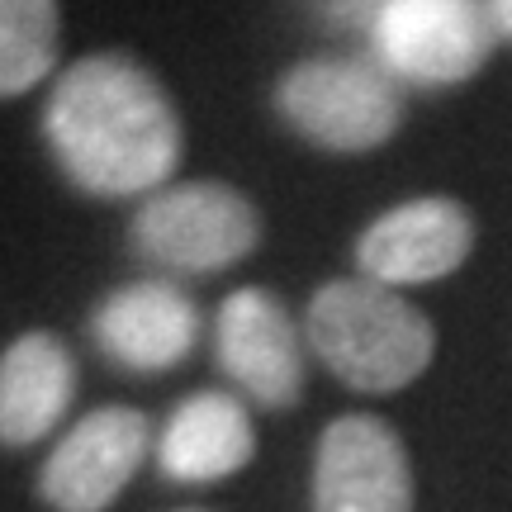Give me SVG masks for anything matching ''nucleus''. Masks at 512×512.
Returning a JSON list of instances; mask_svg holds the SVG:
<instances>
[{
  "label": "nucleus",
  "mask_w": 512,
  "mask_h": 512,
  "mask_svg": "<svg viewBox=\"0 0 512 512\" xmlns=\"http://www.w3.org/2000/svg\"><path fill=\"white\" fill-rule=\"evenodd\" d=\"M200 309L171 280H133L95 309V342L124 370H171L195 351Z\"/></svg>",
  "instance_id": "10"
},
{
  "label": "nucleus",
  "mask_w": 512,
  "mask_h": 512,
  "mask_svg": "<svg viewBox=\"0 0 512 512\" xmlns=\"http://www.w3.org/2000/svg\"><path fill=\"white\" fill-rule=\"evenodd\" d=\"M76 361L53 332H24L0 356V441L34 446L72 408Z\"/></svg>",
  "instance_id": "11"
},
{
  "label": "nucleus",
  "mask_w": 512,
  "mask_h": 512,
  "mask_svg": "<svg viewBox=\"0 0 512 512\" xmlns=\"http://www.w3.org/2000/svg\"><path fill=\"white\" fill-rule=\"evenodd\" d=\"M147 441L152 432L138 408H95L48 456L38 494L57 512H105L138 475Z\"/></svg>",
  "instance_id": "8"
},
{
  "label": "nucleus",
  "mask_w": 512,
  "mask_h": 512,
  "mask_svg": "<svg viewBox=\"0 0 512 512\" xmlns=\"http://www.w3.org/2000/svg\"><path fill=\"white\" fill-rule=\"evenodd\" d=\"M48 143L67 181L100 200L162 190L181 162V119L162 81L124 53H91L57 76Z\"/></svg>",
  "instance_id": "1"
},
{
  "label": "nucleus",
  "mask_w": 512,
  "mask_h": 512,
  "mask_svg": "<svg viewBox=\"0 0 512 512\" xmlns=\"http://www.w3.org/2000/svg\"><path fill=\"white\" fill-rule=\"evenodd\" d=\"M475 252V214L451 195H418L384 209L356 242V266L375 285H427Z\"/></svg>",
  "instance_id": "7"
},
{
  "label": "nucleus",
  "mask_w": 512,
  "mask_h": 512,
  "mask_svg": "<svg viewBox=\"0 0 512 512\" xmlns=\"http://www.w3.org/2000/svg\"><path fill=\"white\" fill-rule=\"evenodd\" d=\"M256 451L252 418L233 394L204 389L176 408L162 432V470L185 484H214L238 475Z\"/></svg>",
  "instance_id": "12"
},
{
  "label": "nucleus",
  "mask_w": 512,
  "mask_h": 512,
  "mask_svg": "<svg viewBox=\"0 0 512 512\" xmlns=\"http://www.w3.org/2000/svg\"><path fill=\"white\" fill-rule=\"evenodd\" d=\"M313 512H413V465L384 418L328 422L313 460Z\"/></svg>",
  "instance_id": "6"
},
{
  "label": "nucleus",
  "mask_w": 512,
  "mask_h": 512,
  "mask_svg": "<svg viewBox=\"0 0 512 512\" xmlns=\"http://www.w3.org/2000/svg\"><path fill=\"white\" fill-rule=\"evenodd\" d=\"M304 332L318 361L361 394H399L437 356L432 318L366 275L328 280L313 294Z\"/></svg>",
  "instance_id": "2"
},
{
  "label": "nucleus",
  "mask_w": 512,
  "mask_h": 512,
  "mask_svg": "<svg viewBox=\"0 0 512 512\" xmlns=\"http://www.w3.org/2000/svg\"><path fill=\"white\" fill-rule=\"evenodd\" d=\"M219 366L261 408L304 399V342L280 294L247 285L219 309Z\"/></svg>",
  "instance_id": "9"
},
{
  "label": "nucleus",
  "mask_w": 512,
  "mask_h": 512,
  "mask_svg": "<svg viewBox=\"0 0 512 512\" xmlns=\"http://www.w3.org/2000/svg\"><path fill=\"white\" fill-rule=\"evenodd\" d=\"M280 119L323 152H375L403 124L399 76L366 57H309L275 86Z\"/></svg>",
  "instance_id": "3"
},
{
  "label": "nucleus",
  "mask_w": 512,
  "mask_h": 512,
  "mask_svg": "<svg viewBox=\"0 0 512 512\" xmlns=\"http://www.w3.org/2000/svg\"><path fill=\"white\" fill-rule=\"evenodd\" d=\"M261 242L256 204L223 181H181L147 195L133 214V247L143 261L176 275H209L238 266Z\"/></svg>",
  "instance_id": "4"
},
{
  "label": "nucleus",
  "mask_w": 512,
  "mask_h": 512,
  "mask_svg": "<svg viewBox=\"0 0 512 512\" xmlns=\"http://www.w3.org/2000/svg\"><path fill=\"white\" fill-rule=\"evenodd\" d=\"M489 15H494L498 38H508L512 43V0H489Z\"/></svg>",
  "instance_id": "15"
},
{
  "label": "nucleus",
  "mask_w": 512,
  "mask_h": 512,
  "mask_svg": "<svg viewBox=\"0 0 512 512\" xmlns=\"http://www.w3.org/2000/svg\"><path fill=\"white\" fill-rule=\"evenodd\" d=\"M332 29H375L389 0H313Z\"/></svg>",
  "instance_id": "14"
},
{
  "label": "nucleus",
  "mask_w": 512,
  "mask_h": 512,
  "mask_svg": "<svg viewBox=\"0 0 512 512\" xmlns=\"http://www.w3.org/2000/svg\"><path fill=\"white\" fill-rule=\"evenodd\" d=\"M62 10L57 0H0V100L34 91L57 67Z\"/></svg>",
  "instance_id": "13"
},
{
  "label": "nucleus",
  "mask_w": 512,
  "mask_h": 512,
  "mask_svg": "<svg viewBox=\"0 0 512 512\" xmlns=\"http://www.w3.org/2000/svg\"><path fill=\"white\" fill-rule=\"evenodd\" d=\"M370 38L394 76L418 86H456L484 67L498 29L489 0H389Z\"/></svg>",
  "instance_id": "5"
}]
</instances>
